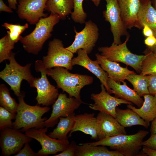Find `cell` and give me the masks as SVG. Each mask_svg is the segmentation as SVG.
Masks as SVG:
<instances>
[{
	"mask_svg": "<svg viewBox=\"0 0 156 156\" xmlns=\"http://www.w3.org/2000/svg\"><path fill=\"white\" fill-rule=\"evenodd\" d=\"M10 7L11 8L15 10L16 9L17 2L16 0H7Z\"/></svg>",
	"mask_w": 156,
	"mask_h": 156,
	"instance_id": "cell-44",
	"label": "cell"
},
{
	"mask_svg": "<svg viewBox=\"0 0 156 156\" xmlns=\"http://www.w3.org/2000/svg\"><path fill=\"white\" fill-rule=\"evenodd\" d=\"M149 80L148 90L149 94L156 95V75H148Z\"/></svg>",
	"mask_w": 156,
	"mask_h": 156,
	"instance_id": "cell-37",
	"label": "cell"
},
{
	"mask_svg": "<svg viewBox=\"0 0 156 156\" xmlns=\"http://www.w3.org/2000/svg\"><path fill=\"white\" fill-rule=\"evenodd\" d=\"M25 92L22 91L18 97V105L12 128L23 132L32 128L44 127L43 123L47 118L42 116L50 110V108L47 106L40 107L39 105H29L25 101Z\"/></svg>",
	"mask_w": 156,
	"mask_h": 156,
	"instance_id": "cell-2",
	"label": "cell"
},
{
	"mask_svg": "<svg viewBox=\"0 0 156 156\" xmlns=\"http://www.w3.org/2000/svg\"><path fill=\"white\" fill-rule=\"evenodd\" d=\"M0 105L10 112L16 114L18 103L12 97L9 89L4 84L0 85Z\"/></svg>",
	"mask_w": 156,
	"mask_h": 156,
	"instance_id": "cell-29",
	"label": "cell"
},
{
	"mask_svg": "<svg viewBox=\"0 0 156 156\" xmlns=\"http://www.w3.org/2000/svg\"><path fill=\"white\" fill-rule=\"evenodd\" d=\"M75 156H123L119 152L109 151L105 146H93L86 143L77 145Z\"/></svg>",
	"mask_w": 156,
	"mask_h": 156,
	"instance_id": "cell-25",
	"label": "cell"
},
{
	"mask_svg": "<svg viewBox=\"0 0 156 156\" xmlns=\"http://www.w3.org/2000/svg\"><path fill=\"white\" fill-rule=\"evenodd\" d=\"M14 48V45L9 41L7 34L0 40V63L6 60H9L12 50Z\"/></svg>",
	"mask_w": 156,
	"mask_h": 156,
	"instance_id": "cell-33",
	"label": "cell"
},
{
	"mask_svg": "<svg viewBox=\"0 0 156 156\" xmlns=\"http://www.w3.org/2000/svg\"><path fill=\"white\" fill-rule=\"evenodd\" d=\"M48 0H18L17 13L18 17L30 24H36L40 19L46 17L44 13Z\"/></svg>",
	"mask_w": 156,
	"mask_h": 156,
	"instance_id": "cell-15",
	"label": "cell"
},
{
	"mask_svg": "<svg viewBox=\"0 0 156 156\" xmlns=\"http://www.w3.org/2000/svg\"><path fill=\"white\" fill-rule=\"evenodd\" d=\"M145 25L152 29L156 37V10L152 5L151 0H140L135 27L141 29Z\"/></svg>",
	"mask_w": 156,
	"mask_h": 156,
	"instance_id": "cell-18",
	"label": "cell"
},
{
	"mask_svg": "<svg viewBox=\"0 0 156 156\" xmlns=\"http://www.w3.org/2000/svg\"><path fill=\"white\" fill-rule=\"evenodd\" d=\"M146 49L148 51L156 54V44L154 46L152 47H146Z\"/></svg>",
	"mask_w": 156,
	"mask_h": 156,
	"instance_id": "cell-45",
	"label": "cell"
},
{
	"mask_svg": "<svg viewBox=\"0 0 156 156\" xmlns=\"http://www.w3.org/2000/svg\"><path fill=\"white\" fill-rule=\"evenodd\" d=\"M84 0H73V11L71 14V17L75 23L83 24L85 23L87 14L83 9V3Z\"/></svg>",
	"mask_w": 156,
	"mask_h": 156,
	"instance_id": "cell-32",
	"label": "cell"
},
{
	"mask_svg": "<svg viewBox=\"0 0 156 156\" xmlns=\"http://www.w3.org/2000/svg\"><path fill=\"white\" fill-rule=\"evenodd\" d=\"M96 60L101 67L108 74V77L116 82L120 83L126 79V76L135 74L133 71L129 70L127 66L123 67L115 61L107 59L105 57L98 53L96 54Z\"/></svg>",
	"mask_w": 156,
	"mask_h": 156,
	"instance_id": "cell-19",
	"label": "cell"
},
{
	"mask_svg": "<svg viewBox=\"0 0 156 156\" xmlns=\"http://www.w3.org/2000/svg\"><path fill=\"white\" fill-rule=\"evenodd\" d=\"M15 156H38L37 153L34 152L30 147L29 143H25L21 149Z\"/></svg>",
	"mask_w": 156,
	"mask_h": 156,
	"instance_id": "cell-36",
	"label": "cell"
},
{
	"mask_svg": "<svg viewBox=\"0 0 156 156\" xmlns=\"http://www.w3.org/2000/svg\"><path fill=\"white\" fill-rule=\"evenodd\" d=\"M16 114L12 113L3 107H0V130L8 128H12L13 122Z\"/></svg>",
	"mask_w": 156,
	"mask_h": 156,
	"instance_id": "cell-34",
	"label": "cell"
},
{
	"mask_svg": "<svg viewBox=\"0 0 156 156\" xmlns=\"http://www.w3.org/2000/svg\"><path fill=\"white\" fill-rule=\"evenodd\" d=\"M35 69L38 72L41 73V77H36L34 88L37 90V95L35 98L38 105L47 106L53 105L59 95L57 88L51 84L47 79V69L42 60L35 61Z\"/></svg>",
	"mask_w": 156,
	"mask_h": 156,
	"instance_id": "cell-7",
	"label": "cell"
},
{
	"mask_svg": "<svg viewBox=\"0 0 156 156\" xmlns=\"http://www.w3.org/2000/svg\"><path fill=\"white\" fill-rule=\"evenodd\" d=\"M73 6V0H48L45 9L57 14L61 19H64L72 12Z\"/></svg>",
	"mask_w": 156,
	"mask_h": 156,
	"instance_id": "cell-27",
	"label": "cell"
},
{
	"mask_svg": "<svg viewBox=\"0 0 156 156\" xmlns=\"http://www.w3.org/2000/svg\"><path fill=\"white\" fill-rule=\"evenodd\" d=\"M106 2V9L103 12L105 20L110 23V30L113 36L112 43H122L121 36H130L127 29L122 21L118 0H104Z\"/></svg>",
	"mask_w": 156,
	"mask_h": 156,
	"instance_id": "cell-12",
	"label": "cell"
},
{
	"mask_svg": "<svg viewBox=\"0 0 156 156\" xmlns=\"http://www.w3.org/2000/svg\"><path fill=\"white\" fill-rule=\"evenodd\" d=\"M153 6L156 10V0H151Z\"/></svg>",
	"mask_w": 156,
	"mask_h": 156,
	"instance_id": "cell-47",
	"label": "cell"
},
{
	"mask_svg": "<svg viewBox=\"0 0 156 156\" xmlns=\"http://www.w3.org/2000/svg\"><path fill=\"white\" fill-rule=\"evenodd\" d=\"M92 1L95 5L96 6H98L100 3L101 0H90Z\"/></svg>",
	"mask_w": 156,
	"mask_h": 156,
	"instance_id": "cell-46",
	"label": "cell"
},
{
	"mask_svg": "<svg viewBox=\"0 0 156 156\" xmlns=\"http://www.w3.org/2000/svg\"><path fill=\"white\" fill-rule=\"evenodd\" d=\"M84 28L80 32L74 29L75 38L72 44L66 48L73 53H77L80 49L86 51L88 54L90 53L98 39L99 29L97 25L91 20L85 23Z\"/></svg>",
	"mask_w": 156,
	"mask_h": 156,
	"instance_id": "cell-11",
	"label": "cell"
},
{
	"mask_svg": "<svg viewBox=\"0 0 156 156\" xmlns=\"http://www.w3.org/2000/svg\"><path fill=\"white\" fill-rule=\"evenodd\" d=\"M60 19L58 15L52 12L48 16L41 18L33 31L22 37L20 40L24 50L29 53L38 55L45 42L51 36L54 27Z\"/></svg>",
	"mask_w": 156,
	"mask_h": 156,
	"instance_id": "cell-4",
	"label": "cell"
},
{
	"mask_svg": "<svg viewBox=\"0 0 156 156\" xmlns=\"http://www.w3.org/2000/svg\"><path fill=\"white\" fill-rule=\"evenodd\" d=\"M121 16L125 27L131 29L135 27L140 0H118Z\"/></svg>",
	"mask_w": 156,
	"mask_h": 156,
	"instance_id": "cell-22",
	"label": "cell"
},
{
	"mask_svg": "<svg viewBox=\"0 0 156 156\" xmlns=\"http://www.w3.org/2000/svg\"><path fill=\"white\" fill-rule=\"evenodd\" d=\"M96 117L98 140L116 135L127 134L125 127L112 115L99 112Z\"/></svg>",
	"mask_w": 156,
	"mask_h": 156,
	"instance_id": "cell-17",
	"label": "cell"
},
{
	"mask_svg": "<svg viewBox=\"0 0 156 156\" xmlns=\"http://www.w3.org/2000/svg\"><path fill=\"white\" fill-rule=\"evenodd\" d=\"M46 56L42 62L47 69L57 67H64L69 70L73 68L71 60L73 53L64 48L61 40L54 38L49 42Z\"/></svg>",
	"mask_w": 156,
	"mask_h": 156,
	"instance_id": "cell-8",
	"label": "cell"
},
{
	"mask_svg": "<svg viewBox=\"0 0 156 156\" xmlns=\"http://www.w3.org/2000/svg\"><path fill=\"white\" fill-rule=\"evenodd\" d=\"M150 131L151 135L156 133V117L152 121Z\"/></svg>",
	"mask_w": 156,
	"mask_h": 156,
	"instance_id": "cell-43",
	"label": "cell"
},
{
	"mask_svg": "<svg viewBox=\"0 0 156 156\" xmlns=\"http://www.w3.org/2000/svg\"><path fill=\"white\" fill-rule=\"evenodd\" d=\"M46 72L47 75L55 81L57 88L61 89L63 92L68 94L69 97H74L81 101V90L93 82V77L92 76L72 73L63 67L47 69Z\"/></svg>",
	"mask_w": 156,
	"mask_h": 156,
	"instance_id": "cell-3",
	"label": "cell"
},
{
	"mask_svg": "<svg viewBox=\"0 0 156 156\" xmlns=\"http://www.w3.org/2000/svg\"><path fill=\"white\" fill-rule=\"evenodd\" d=\"M121 84L113 79L109 78L107 85L109 88L112 90L114 96L130 102L139 107L142 105L144 101L141 97L133 90L130 88L125 81Z\"/></svg>",
	"mask_w": 156,
	"mask_h": 156,
	"instance_id": "cell-21",
	"label": "cell"
},
{
	"mask_svg": "<svg viewBox=\"0 0 156 156\" xmlns=\"http://www.w3.org/2000/svg\"><path fill=\"white\" fill-rule=\"evenodd\" d=\"M48 128H31L26 131L25 134L38 142L41 148L37 153L38 156L55 155L64 150L70 143L68 140H61L53 138L46 134Z\"/></svg>",
	"mask_w": 156,
	"mask_h": 156,
	"instance_id": "cell-9",
	"label": "cell"
},
{
	"mask_svg": "<svg viewBox=\"0 0 156 156\" xmlns=\"http://www.w3.org/2000/svg\"><path fill=\"white\" fill-rule=\"evenodd\" d=\"M0 11L11 13L13 12L12 8L8 6L4 3L3 0H0Z\"/></svg>",
	"mask_w": 156,
	"mask_h": 156,
	"instance_id": "cell-42",
	"label": "cell"
},
{
	"mask_svg": "<svg viewBox=\"0 0 156 156\" xmlns=\"http://www.w3.org/2000/svg\"><path fill=\"white\" fill-rule=\"evenodd\" d=\"M32 139L19 130L12 128L1 130L0 146L2 155L9 156L16 154L24 145L29 143Z\"/></svg>",
	"mask_w": 156,
	"mask_h": 156,
	"instance_id": "cell-13",
	"label": "cell"
},
{
	"mask_svg": "<svg viewBox=\"0 0 156 156\" xmlns=\"http://www.w3.org/2000/svg\"><path fill=\"white\" fill-rule=\"evenodd\" d=\"M148 131L140 130L133 135L120 134L107 137L96 142L86 143L90 145L109 146L123 156H146L140 151L141 143L148 134Z\"/></svg>",
	"mask_w": 156,
	"mask_h": 156,
	"instance_id": "cell-1",
	"label": "cell"
},
{
	"mask_svg": "<svg viewBox=\"0 0 156 156\" xmlns=\"http://www.w3.org/2000/svg\"><path fill=\"white\" fill-rule=\"evenodd\" d=\"M101 90L98 94L92 93L91 98L94 102L90 104L89 107L93 110L102 112L110 114L115 118L116 109L122 104H132V103L120 98L111 96L103 85H101Z\"/></svg>",
	"mask_w": 156,
	"mask_h": 156,
	"instance_id": "cell-14",
	"label": "cell"
},
{
	"mask_svg": "<svg viewBox=\"0 0 156 156\" xmlns=\"http://www.w3.org/2000/svg\"><path fill=\"white\" fill-rule=\"evenodd\" d=\"M144 43L146 47H153L156 44V37L153 35L146 37L144 40Z\"/></svg>",
	"mask_w": 156,
	"mask_h": 156,
	"instance_id": "cell-39",
	"label": "cell"
},
{
	"mask_svg": "<svg viewBox=\"0 0 156 156\" xmlns=\"http://www.w3.org/2000/svg\"><path fill=\"white\" fill-rule=\"evenodd\" d=\"M94 113H84L75 115L74 127L68 137L73 132L79 131L90 135L92 139L98 140L97 133V120Z\"/></svg>",
	"mask_w": 156,
	"mask_h": 156,
	"instance_id": "cell-20",
	"label": "cell"
},
{
	"mask_svg": "<svg viewBox=\"0 0 156 156\" xmlns=\"http://www.w3.org/2000/svg\"><path fill=\"white\" fill-rule=\"evenodd\" d=\"M82 103L74 97H68L66 94L60 93L53 104L50 116L44 122L43 127H53L60 117H66L74 113Z\"/></svg>",
	"mask_w": 156,
	"mask_h": 156,
	"instance_id": "cell-10",
	"label": "cell"
},
{
	"mask_svg": "<svg viewBox=\"0 0 156 156\" xmlns=\"http://www.w3.org/2000/svg\"><path fill=\"white\" fill-rule=\"evenodd\" d=\"M142 29L143 34L146 38L154 35L152 29L147 25H145Z\"/></svg>",
	"mask_w": 156,
	"mask_h": 156,
	"instance_id": "cell-41",
	"label": "cell"
},
{
	"mask_svg": "<svg viewBox=\"0 0 156 156\" xmlns=\"http://www.w3.org/2000/svg\"><path fill=\"white\" fill-rule=\"evenodd\" d=\"M142 146V151L146 156H156V150L151 148L145 146Z\"/></svg>",
	"mask_w": 156,
	"mask_h": 156,
	"instance_id": "cell-40",
	"label": "cell"
},
{
	"mask_svg": "<svg viewBox=\"0 0 156 156\" xmlns=\"http://www.w3.org/2000/svg\"><path fill=\"white\" fill-rule=\"evenodd\" d=\"M77 53V56L72 60V66L79 65L88 69L99 79L101 84L104 86L109 94H113L112 90L109 88L107 85L108 74L99 66L96 60H92L86 51L83 49H79Z\"/></svg>",
	"mask_w": 156,
	"mask_h": 156,
	"instance_id": "cell-16",
	"label": "cell"
},
{
	"mask_svg": "<svg viewBox=\"0 0 156 156\" xmlns=\"http://www.w3.org/2000/svg\"><path fill=\"white\" fill-rule=\"evenodd\" d=\"M77 145L76 142L72 141L65 149L61 153L54 156H75Z\"/></svg>",
	"mask_w": 156,
	"mask_h": 156,
	"instance_id": "cell-35",
	"label": "cell"
},
{
	"mask_svg": "<svg viewBox=\"0 0 156 156\" xmlns=\"http://www.w3.org/2000/svg\"><path fill=\"white\" fill-rule=\"evenodd\" d=\"M115 118L119 124L124 127L140 125L147 128L148 124L132 110L128 108L125 109H120L117 107L116 109Z\"/></svg>",
	"mask_w": 156,
	"mask_h": 156,
	"instance_id": "cell-24",
	"label": "cell"
},
{
	"mask_svg": "<svg viewBox=\"0 0 156 156\" xmlns=\"http://www.w3.org/2000/svg\"><path fill=\"white\" fill-rule=\"evenodd\" d=\"M141 145L156 150V133L151 135L148 139L142 142Z\"/></svg>",
	"mask_w": 156,
	"mask_h": 156,
	"instance_id": "cell-38",
	"label": "cell"
},
{
	"mask_svg": "<svg viewBox=\"0 0 156 156\" xmlns=\"http://www.w3.org/2000/svg\"><path fill=\"white\" fill-rule=\"evenodd\" d=\"M145 57L142 61L141 74L156 75V54L146 49L143 52Z\"/></svg>",
	"mask_w": 156,
	"mask_h": 156,
	"instance_id": "cell-31",
	"label": "cell"
},
{
	"mask_svg": "<svg viewBox=\"0 0 156 156\" xmlns=\"http://www.w3.org/2000/svg\"><path fill=\"white\" fill-rule=\"evenodd\" d=\"M74 113L66 117H60L57 127L48 135L50 137L61 140H68V133L73 128L75 123Z\"/></svg>",
	"mask_w": 156,
	"mask_h": 156,
	"instance_id": "cell-26",
	"label": "cell"
},
{
	"mask_svg": "<svg viewBox=\"0 0 156 156\" xmlns=\"http://www.w3.org/2000/svg\"><path fill=\"white\" fill-rule=\"evenodd\" d=\"M9 31H7L8 40L11 44H14L20 40L22 36L21 34L28 28V24L25 23L23 25L19 24H12L5 23L2 25Z\"/></svg>",
	"mask_w": 156,
	"mask_h": 156,
	"instance_id": "cell-30",
	"label": "cell"
},
{
	"mask_svg": "<svg viewBox=\"0 0 156 156\" xmlns=\"http://www.w3.org/2000/svg\"><path fill=\"white\" fill-rule=\"evenodd\" d=\"M126 79L131 83L133 86V90L141 97L149 94L148 75L131 74L126 76Z\"/></svg>",
	"mask_w": 156,
	"mask_h": 156,
	"instance_id": "cell-28",
	"label": "cell"
},
{
	"mask_svg": "<svg viewBox=\"0 0 156 156\" xmlns=\"http://www.w3.org/2000/svg\"><path fill=\"white\" fill-rule=\"evenodd\" d=\"M15 53H11L9 63H6L4 69L0 72V77L8 84L17 97L20 95L22 81H26L31 87L34 88L36 77L31 72V63L23 66L19 64L15 58Z\"/></svg>",
	"mask_w": 156,
	"mask_h": 156,
	"instance_id": "cell-5",
	"label": "cell"
},
{
	"mask_svg": "<svg viewBox=\"0 0 156 156\" xmlns=\"http://www.w3.org/2000/svg\"><path fill=\"white\" fill-rule=\"evenodd\" d=\"M129 37H126L125 41L117 44L112 43L109 47H99V51L101 55L107 59L113 61L120 62L129 65L134 68L137 72L140 73L141 66L145 55H139L132 53L128 49L127 43Z\"/></svg>",
	"mask_w": 156,
	"mask_h": 156,
	"instance_id": "cell-6",
	"label": "cell"
},
{
	"mask_svg": "<svg viewBox=\"0 0 156 156\" xmlns=\"http://www.w3.org/2000/svg\"><path fill=\"white\" fill-rule=\"evenodd\" d=\"M144 101L142 106L137 108L131 104L127 107L132 110L148 124L156 117V95L150 94L143 96Z\"/></svg>",
	"mask_w": 156,
	"mask_h": 156,
	"instance_id": "cell-23",
	"label": "cell"
}]
</instances>
